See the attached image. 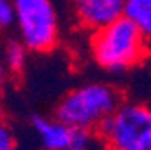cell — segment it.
<instances>
[{
    "mask_svg": "<svg viewBox=\"0 0 151 150\" xmlns=\"http://www.w3.org/2000/svg\"><path fill=\"white\" fill-rule=\"evenodd\" d=\"M149 38L126 16L90 34V58L110 74H124L149 56Z\"/></svg>",
    "mask_w": 151,
    "mask_h": 150,
    "instance_id": "6da1fadb",
    "label": "cell"
},
{
    "mask_svg": "<svg viewBox=\"0 0 151 150\" xmlns=\"http://www.w3.org/2000/svg\"><path fill=\"white\" fill-rule=\"evenodd\" d=\"M122 101V90L113 83L88 82L70 89L58 101L54 116L72 128L96 132Z\"/></svg>",
    "mask_w": 151,
    "mask_h": 150,
    "instance_id": "7a4b0ae2",
    "label": "cell"
},
{
    "mask_svg": "<svg viewBox=\"0 0 151 150\" xmlns=\"http://www.w3.org/2000/svg\"><path fill=\"white\" fill-rule=\"evenodd\" d=\"M106 150H151V103L124 100L96 130Z\"/></svg>",
    "mask_w": 151,
    "mask_h": 150,
    "instance_id": "3957f363",
    "label": "cell"
},
{
    "mask_svg": "<svg viewBox=\"0 0 151 150\" xmlns=\"http://www.w3.org/2000/svg\"><path fill=\"white\" fill-rule=\"evenodd\" d=\"M16 38L29 52L45 54L58 47L61 38L60 15L52 0H14Z\"/></svg>",
    "mask_w": 151,
    "mask_h": 150,
    "instance_id": "277c9868",
    "label": "cell"
},
{
    "mask_svg": "<svg viewBox=\"0 0 151 150\" xmlns=\"http://www.w3.org/2000/svg\"><path fill=\"white\" fill-rule=\"evenodd\" d=\"M126 0H70V16L74 25L96 33L124 16Z\"/></svg>",
    "mask_w": 151,
    "mask_h": 150,
    "instance_id": "5b68a950",
    "label": "cell"
},
{
    "mask_svg": "<svg viewBox=\"0 0 151 150\" xmlns=\"http://www.w3.org/2000/svg\"><path fill=\"white\" fill-rule=\"evenodd\" d=\"M31 130L42 150H68L76 128L63 123L56 116L50 118L34 114L31 118Z\"/></svg>",
    "mask_w": 151,
    "mask_h": 150,
    "instance_id": "8992f818",
    "label": "cell"
},
{
    "mask_svg": "<svg viewBox=\"0 0 151 150\" xmlns=\"http://www.w3.org/2000/svg\"><path fill=\"white\" fill-rule=\"evenodd\" d=\"M0 52H2L4 63H6L11 76H20L25 71L27 60H29V49L24 45V42L20 38L6 40V44L0 49Z\"/></svg>",
    "mask_w": 151,
    "mask_h": 150,
    "instance_id": "52a82bcc",
    "label": "cell"
},
{
    "mask_svg": "<svg viewBox=\"0 0 151 150\" xmlns=\"http://www.w3.org/2000/svg\"><path fill=\"white\" fill-rule=\"evenodd\" d=\"M124 16L151 40V0H126Z\"/></svg>",
    "mask_w": 151,
    "mask_h": 150,
    "instance_id": "ba28073f",
    "label": "cell"
},
{
    "mask_svg": "<svg viewBox=\"0 0 151 150\" xmlns=\"http://www.w3.org/2000/svg\"><path fill=\"white\" fill-rule=\"evenodd\" d=\"M0 150H18L14 130L2 112H0Z\"/></svg>",
    "mask_w": 151,
    "mask_h": 150,
    "instance_id": "9c48e42d",
    "label": "cell"
},
{
    "mask_svg": "<svg viewBox=\"0 0 151 150\" xmlns=\"http://www.w3.org/2000/svg\"><path fill=\"white\" fill-rule=\"evenodd\" d=\"M16 24L14 0H0V31H9Z\"/></svg>",
    "mask_w": 151,
    "mask_h": 150,
    "instance_id": "30bf717a",
    "label": "cell"
},
{
    "mask_svg": "<svg viewBox=\"0 0 151 150\" xmlns=\"http://www.w3.org/2000/svg\"><path fill=\"white\" fill-rule=\"evenodd\" d=\"M93 138H96V132L76 128L68 150H92L93 148Z\"/></svg>",
    "mask_w": 151,
    "mask_h": 150,
    "instance_id": "8fae6325",
    "label": "cell"
},
{
    "mask_svg": "<svg viewBox=\"0 0 151 150\" xmlns=\"http://www.w3.org/2000/svg\"><path fill=\"white\" fill-rule=\"evenodd\" d=\"M9 71L4 63V58H2V52H0V100H2L4 92H6V87H7V80H9Z\"/></svg>",
    "mask_w": 151,
    "mask_h": 150,
    "instance_id": "7c38bea8",
    "label": "cell"
}]
</instances>
